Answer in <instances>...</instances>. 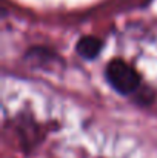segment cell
I'll return each instance as SVG.
<instances>
[{"mask_svg":"<svg viewBox=\"0 0 157 158\" xmlns=\"http://www.w3.org/2000/svg\"><path fill=\"white\" fill-rule=\"evenodd\" d=\"M105 77L108 83L117 91L119 94L129 95L136 92L140 86V75L139 72L120 58H114L106 64Z\"/></svg>","mask_w":157,"mask_h":158,"instance_id":"1","label":"cell"},{"mask_svg":"<svg viewBox=\"0 0 157 158\" xmlns=\"http://www.w3.org/2000/svg\"><path fill=\"white\" fill-rule=\"evenodd\" d=\"M103 48V42L94 35H86V37H82L77 45H76V51L77 54L85 58V60H94L100 51Z\"/></svg>","mask_w":157,"mask_h":158,"instance_id":"2","label":"cell"}]
</instances>
